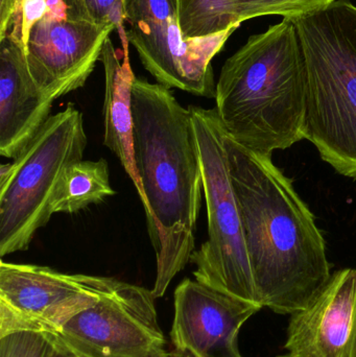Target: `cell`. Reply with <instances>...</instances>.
Masks as SVG:
<instances>
[{
  "label": "cell",
  "mask_w": 356,
  "mask_h": 357,
  "mask_svg": "<svg viewBox=\"0 0 356 357\" xmlns=\"http://www.w3.org/2000/svg\"><path fill=\"white\" fill-rule=\"evenodd\" d=\"M215 111L226 133L271 156L303 138L307 69L292 19L251 36L219 75Z\"/></svg>",
  "instance_id": "obj_3"
},
{
  "label": "cell",
  "mask_w": 356,
  "mask_h": 357,
  "mask_svg": "<svg viewBox=\"0 0 356 357\" xmlns=\"http://www.w3.org/2000/svg\"><path fill=\"white\" fill-rule=\"evenodd\" d=\"M129 44V40L121 43L123 62L110 37L100 56L105 70L104 144L117 157L141 199V184L134 159L132 89L136 77L130 64Z\"/></svg>",
  "instance_id": "obj_14"
},
{
  "label": "cell",
  "mask_w": 356,
  "mask_h": 357,
  "mask_svg": "<svg viewBox=\"0 0 356 357\" xmlns=\"http://www.w3.org/2000/svg\"><path fill=\"white\" fill-rule=\"evenodd\" d=\"M71 352L52 333L16 331L0 337V357H69Z\"/></svg>",
  "instance_id": "obj_17"
},
{
  "label": "cell",
  "mask_w": 356,
  "mask_h": 357,
  "mask_svg": "<svg viewBox=\"0 0 356 357\" xmlns=\"http://www.w3.org/2000/svg\"><path fill=\"white\" fill-rule=\"evenodd\" d=\"M279 357H356V268H343L304 310L291 314Z\"/></svg>",
  "instance_id": "obj_12"
},
{
  "label": "cell",
  "mask_w": 356,
  "mask_h": 357,
  "mask_svg": "<svg viewBox=\"0 0 356 357\" xmlns=\"http://www.w3.org/2000/svg\"><path fill=\"white\" fill-rule=\"evenodd\" d=\"M133 149L148 235L156 254L152 293L164 296L196 247L202 169L189 109L171 89L136 77L132 89Z\"/></svg>",
  "instance_id": "obj_2"
},
{
  "label": "cell",
  "mask_w": 356,
  "mask_h": 357,
  "mask_svg": "<svg viewBox=\"0 0 356 357\" xmlns=\"http://www.w3.org/2000/svg\"><path fill=\"white\" fill-rule=\"evenodd\" d=\"M155 300L146 287L116 280L58 337L79 357H176L167 348Z\"/></svg>",
  "instance_id": "obj_8"
},
{
  "label": "cell",
  "mask_w": 356,
  "mask_h": 357,
  "mask_svg": "<svg viewBox=\"0 0 356 357\" xmlns=\"http://www.w3.org/2000/svg\"><path fill=\"white\" fill-rule=\"evenodd\" d=\"M292 20L307 69L303 138L356 180V6L336 0Z\"/></svg>",
  "instance_id": "obj_4"
},
{
  "label": "cell",
  "mask_w": 356,
  "mask_h": 357,
  "mask_svg": "<svg viewBox=\"0 0 356 357\" xmlns=\"http://www.w3.org/2000/svg\"><path fill=\"white\" fill-rule=\"evenodd\" d=\"M86 18L96 23H111L118 33L121 42L127 41L123 0H84Z\"/></svg>",
  "instance_id": "obj_20"
},
{
  "label": "cell",
  "mask_w": 356,
  "mask_h": 357,
  "mask_svg": "<svg viewBox=\"0 0 356 357\" xmlns=\"http://www.w3.org/2000/svg\"><path fill=\"white\" fill-rule=\"evenodd\" d=\"M46 12V0H19L6 36L20 42L25 50L31 27L45 16Z\"/></svg>",
  "instance_id": "obj_19"
},
{
  "label": "cell",
  "mask_w": 356,
  "mask_h": 357,
  "mask_svg": "<svg viewBox=\"0 0 356 357\" xmlns=\"http://www.w3.org/2000/svg\"><path fill=\"white\" fill-rule=\"evenodd\" d=\"M0 155L14 159L52 115L54 100L29 71L22 44L0 40Z\"/></svg>",
  "instance_id": "obj_13"
},
{
  "label": "cell",
  "mask_w": 356,
  "mask_h": 357,
  "mask_svg": "<svg viewBox=\"0 0 356 357\" xmlns=\"http://www.w3.org/2000/svg\"><path fill=\"white\" fill-rule=\"evenodd\" d=\"M115 26L86 19L44 16L29 31L27 64L42 91L58 100L85 85Z\"/></svg>",
  "instance_id": "obj_10"
},
{
  "label": "cell",
  "mask_w": 356,
  "mask_h": 357,
  "mask_svg": "<svg viewBox=\"0 0 356 357\" xmlns=\"http://www.w3.org/2000/svg\"><path fill=\"white\" fill-rule=\"evenodd\" d=\"M263 310L192 279L175 291L171 340L188 357H244L238 347L242 325Z\"/></svg>",
  "instance_id": "obj_11"
},
{
  "label": "cell",
  "mask_w": 356,
  "mask_h": 357,
  "mask_svg": "<svg viewBox=\"0 0 356 357\" xmlns=\"http://www.w3.org/2000/svg\"><path fill=\"white\" fill-rule=\"evenodd\" d=\"M336 0H233L236 22L263 16L295 19L321 10Z\"/></svg>",
  "instance_id": "obj_18"
},
{
  "label": "cell",
  "mask_w": 356,
  "mask_h": 357,
  "mask_svg": "<svg viewBox=\"0 0 356 357\" xmlns=\"http://www.w3.org/2000/svg\"><path fill=\"white\" fill-rule=\"evenodd\" d=\"M87 146L83 113L73 104L52 115L35 137L0 167V256L29 249L46 226L65 169L83 160Z\"/></svg>",
  "instance_id": "obj_5"
},
{
  "label": "cell",
  "mask_w": 356,
  "mask_h": 357,
  "mask_svg": "<svg viewBox=\"0 0 356 357\" xmlns=\"http://www.w3.org/2000/svg\"><path fill=\"white\" fill-rule=\"evenodd\" d=\"M182 33L188 38L207 37L240 27L233 0H178Z\"/></svg>",
  "instance_id": "obj_16"
},
{
  "label": "cell",
  "mask_w": 356,
  "mask_h": 357,
  "mask_svg": "<svg viewBox=\"0 0 356 357\" xmlns=\"http://www.w3.org/2000/svg\"><path fill=\"white\" fill-rule=\"evenodd\" d=\"M69 357H79V356H75V354H73V352H71L70 356H69Z\"/></svg>",
  "instance_id": "obj_23"
},
{
  "label": "cell",
  "mask_w": 356,
  "mask_h": 357,
  "mask_svg": "<svg viewBox=\"0 0 356 357\" xmlns=\"http://www.w3.org/2000/svg\"><path fill=\"white\" fill-rule=\"evenodd\" d=\"M176 357H188V356H181V354H176Z\"/></svg>",
  "instance_id": "obj_22"
},
{
  "label": "cell",
  "mask_w": 356,
  "mask_h": 357,
  "mask_svg": "<svg viewBox=\"0 0 356 357\" xmlns=\"http://www.w3.org/2000/svg\"><path fill=\"white\" fill-rule=\"evenodd\" d=\"M115 195L105 159L81 160L65 169L52 202L54 213H77Z\"/></svg>",
  "instance_id": "obj_15"
},
{
  "label": "cell",
  "mask_w": 356,
  "mask_h": 357,
  "mask_svg": "<svg viewBox=\"0 0 356 357\" xmlns=\"http://www.w3.org/2000/svg\"><path fill=\"white\" fill-rule=\"evenodd\" d=\"M224 140L261 305L291 316L307 307L332 277L325 239L271 156L245 148L226 132Z\"/></svg>",
  "instance_id": "obj_1"
},
{
  "label": "cell",
  "mask_w": 356,
  "mask_h": 357,
  "mask_svg": "<svg viewBox=\"0 0 356 357\" xmlns=\"http://www.w3.org/2000/svg\"><path fill=\"white\" fill-rule=\"evenodd\" d=\"M130 44L140 62L169 89L215 98L212 60L238 27L212 36L186 39L178 0H123Z\"/></svg>",
  "instance_id": "obj_7"
},
{
  "label": "cell",
  "mask_w": 356,
  "mask_h": 357,
  "mask_svg": "<svg viewBox=\"0 0 356 357\" xmlns=\"http://www.w3.org/2000/svg\"><path fill=\"white\" fill-rule=\"evenodd\" d=\"M68 6V14L70 18L75 19H86L85 6H84V0H64Z\"/></svg>",
  "instance_id": "obj_21"
},
{
  "label": "cell",
  "mask_w": 356,
  "mask_h": 357,
  "mask_svg": "<svg viewBox=\"0 0 356 357\" xmlns=\"http://www.w3.org/2000/svg\"><path fill=\"white\" fill-rule=\"evenodd\" d=\"M116 279L63 274L47 266L0 262V337L16 331L58 335Z\"/></svg>",
  "instance_id": "obj_9"
},
{
  "label": "cell",
  "mask_w": 356,
  "mask_h": 357,
  "mask_svg": "<svg viewBox=\"0 0 356 357\" xmlns=\"http://www.w3.org/2000/svg\"><path fill=\"white\" fill-rule=\"evenodd\" d=\"M202 169L208 239L192 253L194 278L221 293L261 305L247 251L244 227L234 191L225 130L215 109L189 106Z\"/></svg>",
  "instance_id": "obj_6"
}]
</instances>
